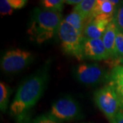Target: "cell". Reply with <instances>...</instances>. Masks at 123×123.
Here are the masks:
<instances>
[{
    "instance_id": "15",
    "label": "cell",
    "mask_w": 123,
    "mask_h": 123,
    "mask_svg": "<svg viewBox=\"0 0 123 123\" xmlns=\"http://www.w3.org/2000/svg\"><path fill=\"white\" fill-rule=\"evenodd\" d=\"M64 20L68 23H69L71 26L73 27L79 32L84 34V31L87 23V20L84 19L79 13L73 11Z\"/></svg>"
},
{
    "instance_id": "12",
    "label": "cell",
    "mask_w": 123,
    "mask_h": 123,
    "mask_svg": "<svg viewBox=\"0 0 123 123\" xmlns=\"http://www.w3.org/2000/svg\"><path fill=\"white\" fill-rule=\"evenodd\" d=\"M116 8V6L111 0H97V4L93 10L91 18L98 15H105L114 18Z\"/></svg>"
},
{
    "instance_id": "23",
    "label": "cell",
    "mask_w": 123,
    "mask_h": 123,
    "mask_svg": "<svg viewBox=\"0 0 123 123\" xmlns=\"http://www.w3.org/2000/svg\"><path fill=\"white\" fill-rule=\"evenodd\" d=\"M82 1V0H66L65 4L70 5H77L80 4Z\"/></svg>"
},
{
    "instance_id": "18",
    "label": "cell",
    "mask_w": 123,
    "mask_h": 123,
    "mask_svg": "<svg viewBox=\"0 0 123 123\" xmlns=\"http://www.w3.org/2000/svg\"><path fill=\"white\" fill-rule=\"evenodd\" d=\"M113 22L114 23L118 30L123 32V1H121L116 8Z\"/></svg>"
},
{
    "instance_id": "3",
    "label": "cell",
    "mask_w": 123,
    "mask_h": 123,
    "mask_svg": "<svg viewBox=\"0 0 123 123\" xmlns=\"http://www.w3.org/2000/svg\"><path fill=\"white\" fill-rule=\"evenodd\" d=\"M57 35L64 52L69 55L82 60L81 49L84 39L83 34L79 32L64 19L60 23Z\"/></svg>"
},
{
    "instance_id": "13",
    "label": "cell",
    "mask_w": 123,
    "mask_h": 123,
    "mask_svg": "<svg viewBox=\"0 0 123 123\" xmlns=\"http://www.w3.org/2000/svg\"><path fill=\"white\" fill-rule=\"evenodd\" d=\"M96 4L97 0H83L80 4L75 6L73 11L79 13L88 21L91 18Z\"/></svg>"
},
{
    "instance_id": "20",
    "label": "cell",
    "mask_w": 123,
    "mask_h": 123,
    "mask_svg": "<svg viewBox=\"0 0 123 123\" xmlns=\"http://www.w3.org/2000/svg\"><path fill=\"white\" fill-rule=\"evenodd\" d=\"M30 123H60L59 120L54 118L50 114H44L40 116L33 120Z\"/></svg>"
},
{
    "instance_id": "6",
    "label": "cell",
    "mask_w": 123,
    "mask_h": 123,
    "mask_svg": "<svg viewBox=\"0 0 123 123\" xmlns=\"http://www.w3.org/2000/svg\"><path fill=\"white\" fill-rule=\"evenodd\" d=\"M34 60L32 53L22 50L15 49L6 51L1 60V68L6 73H16L28 65Z\"/></svg>"
},
{
    "instance_id": "21",
    "label": "cell",
    "mask_w": 123,
    "mask_h": 123,
    "mask_svg": "<svg viewBox=\"0 0 123 123\" xmlns=\"http://www.w3.org/2000/svg\"><path fill=\"white\" fill-rule=\"evenodd\" d=\"M9 4L14 10H18L23 8L27 3V0H8Z\"/></svg>"
},
{
    "instance_id": "11",
    "label": "cell",
    "mask_w": 123,
    "mask_h": 123,
    "mask_svg": "<svg viewBox=\"0 0 123 123\" xmlns=\"http://www.w3.org/2000/svg\"><path fill=\"white\" fill-rule=\"evenodd\" d=\"M117 32H118L117 27L115 25L114 23L111 21L108 25L102 38L105 47L109 54L110 60L112 59L114 55L115 43H116V37Z\"/></svg>"
},
{
    "instance_id": "24",
    "label": "cell",
    "mask_w": 123,
    "mask_h": 123,
    "mask_svg": "<svg viewBox=\"0 0 123 123\" xmlns=\"http://www.w3.org/2000/svg\"><path fill=\"white\" fill-rule=\"evenodd\" d=\"M121 66H123V64H122V65H121Z\"/></svg>"
},
{
    "instance_id": "16",
    "label": "cell",
    "mask_w": 123,
    "mask_h": 123,
    "mask_svg": "<svg viewBox=\"0 0 123 123\" xmlns=\"http://www.w3.org/2000/svg\"><path fill=\"white\" fill-rule=\"evenodd\" d=\"M10 94V90L8 86L4 82L1 81L0 83V108L1 111L5 112L9 103V97Z\"/></svg>"
},
{
    "instance_id": "10",
    "label": "cell",
    "mask_w": 123,
    "mask_h": 123,
    "mask_svg": "<svg viewBox=\"0 0 123 123\" xmlns=\"http://www.w3.org/2000/svg\"><path fill=\"white\" fill-rule=\"evenodd\" d=\"M108 81L109 84L116 92L123 110V66H116L112 68Z\"/></svg>"
},
{
    "instance_id": "2",
    "label": "cell",
    "mask_w": 123,
    "mask_h": 123,
    "mask_svg": "<svg viewBox=\"0 0 123 123\" xmlns=\"http://www.w3.org/2000/svg\"><path fill=\"white\" fill-rule=\"evenodd\" d=\"M62 20L61 12L36 8L31 13L27 34L31 40L43 43L57 34Z\"/></svg>"
},
{
    "instance_id": "5",
    "label": "cell",
    "mask_w": 123,
    "mask_h": 123,
    "mask_svg": "<svg viewBox=\"0 0 123 123\" xmlns=\"http://www.w3.org/2000/svg\"><path fill=\"white\" fill-rule=\"evenodd\" d=\"M74 75L81 84L94 86L108 80L110 73L98 64L83 63L75 67Z\"/></svg>"
},
{
    "instance_id": "17",
    "label": "cell",
    "mask_w": 123,
    "mask_h": 123,
    "mask_svg": "<svg viewBox=\"0 0 123 123\" xmlns=\"http://www.w3.org/2000/svg\"><path fill=\"white\" fill-rule=\"evenodd\" d=\"M44 8L61 12L64 8L65 1L64 0H43L41 1Z\"/></svg>"
},
{
    "instance_id": "1",
    "label": "cell",
    "mask_w": 123,
    "mask_h": 123,
    "mask_svg": "<svg viewBox=\"0 0 123 123\" xmlns=\"http://www.w3.org/2000/svg\"><path fill=\"white\" fill-rule=\"evenodd\" d=\"M49 68L50 64L47 62L19 86L10 107V114L18 121L25 118L43 96L49 81Z\"/></svg>"
},
{
    "instance_id": "22",
    "label": "cell",
    "mask_w": 123,
    "mask_h": 123,
    "mask_svg": "<svg viewBox=\"0 0 123 123\" xmlns=\"http://www.w3.org/2000/svg\"><path fill=\"white\" fill-rule=\"evenodd\" d=\"M110 123H123V110H121Z\"/></svg>"
},
{
    "instance_id": "8",
    "label": "cell",
    "mask_w": 123,
    "mask_h": 123,
    "mask_svg": "<svg viewBox=\"0 0 123 123\" xmlns=\"http://www.w3.org/2000/svg\"><path fill=\"white\" fill-rule=\"evenodd\" d=\"M81 56L83 59H89L101 61L110 59L102 38L90 39L84 38L81 49Z\"/></svg>"
},
{
    "instance_id": "9",
    "label": "cell",
    "mask_w": 123,
    "mask_h": 123,
    "mask_svg": "<svg viewBox=\"0 0 123 123\" xmlns=\"http://www.w3.org/2000/svg\"><path fill=\"white\" fill-rule=\"evenodd\" d=\"M111 21H113V18L105 15H98L91 18L86 25L84 37L90 39L102 38L108 25Z\"/></svg>"
},
{
    "instance_id": "19",
    "label": "cell",
    "mask_w": 123,
    "mask_h": 123,
    "mask_svg": "<svg viewBox=\"0 0 123 123\" xmlns=\"http://www.w3.org/2000/svg\"><path fill=\"white\" fill-rule=\"evenodd\" d=\"M14 9L9 4L8 0H1L0 1V13L1 16L11 15L13 12Z\"/></svg>"
},
{
    "instance_id": "7",
    "label": "cell",
    "mask_w": 123,
    "mask_h": 123,
    "mask_svg": "<svg viewBox=\"0 0 123 123\" xmlns=\"http://www.w3.org/2000/svg\"><path fill=\"white\" fill-rule=\"evenodd\" d=\"M81 114L79 104L72 97H62L54 102L49 112L57 120H70L76 118Z\"/></svg>"
},
{
    "instance_id": "4",
    "label": "cell",
    "mask_w": 123,
    "mask_h": 123,
    "mask_svg": "<svg viewBox=\"0 0 123 123\" xmlns=\"http://www.w3.org/2000/svg\"><path fill=\"white\" fill-rule=\"evenodd\" d=\"M94 101L98 109L110 122L122 110L118 97L114 88L109 84L94 93Z\"/></svg>"
},
{
    "instance_id": "14",
    "label": "cell",
    "mask_w": 123,
    "mask_h": 123,
    "mask_svg": "<svg viewBox=\"0 0 123 123\" xmlns=\"http://www.w3.org/2000/svg\"><path fill=\"white\" fill-rule=\"evenodd\" d=\"M111 60L113 62L111 64H114L112 68L116 66H121L123 63V32L118 30L116 37L114 55Z\"/></svg>"
}]
</instances>
